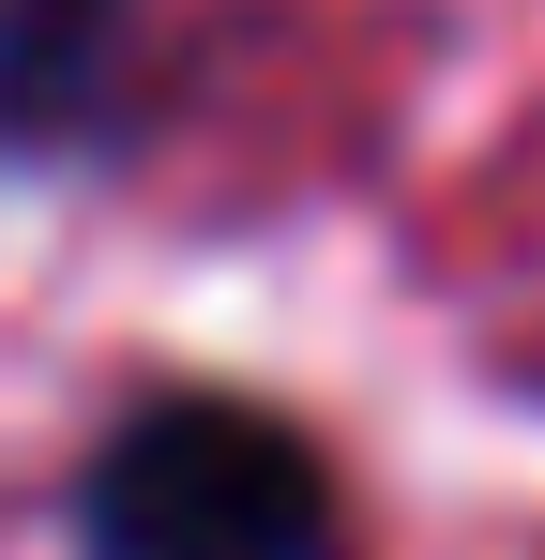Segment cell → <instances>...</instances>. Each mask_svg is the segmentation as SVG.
I'll return each instance as SVG.
<instances>
[{"instance_id":"6da1fadb","label":"cell","mask_w":545,"mask_h":560,"mask_svg":"<svg viewBox=\"0 0 545 560\" xmlns=\"http://www.w3.org/2000/svg\"><path fill=\"white\" fill-rule=\"evenodd\" d=\"M77 530L91 560H334V485L272 409L167 394L91 455Z\"/></svg>"}]
</instances>
